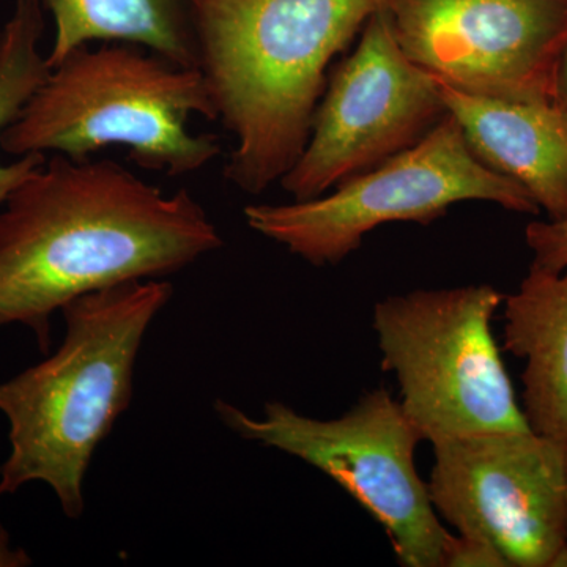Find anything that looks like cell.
I'll list each match as a JSON object with an SVG mask.
<instances>
[{"mask_svg":"<svg viewBox=\"0 0 567 567\" xmlns=\"http://www.w3.org/2000/svg\"><path fill=\"white\" fill-rule=\"evenodd\" d=\"M223 238L203 205L112 159L52 153L0 213V328L51 346V317L82 295L178 274Z\"/></svg>","mask_w":567,"mask_h":567,"instance_id":"cell-1","label":"cell"},{"mask_svg":"<svg viewBox=\"0 0 567 567\" xmlns=\"http://www.w3.org/2000/svg\"><path fill=\"white\" fill-rule=\"evenodd\" d=\"M391 0H194L199 65L235 148L224 178L259 196L300 158L328 66Z\"/></svg>","mask_w":567,"mask_h":567,"instance_id":"cell-2","label":"cell"},{"mask_svg":"<svg viewBox=\"0 0 567 567\" xmlns=\"http://www.w3.org/2000/svg\"><path fill=\"white\" fill-rule=\"evenodd\" d=\"M173 293L169 282L142 279L62 309L66 334L58 352L0 385V412L10 424L0 496L40 481L66 517L84 513L93 453L128 409L142 341Z\"/></svg>","mask_w":567,"mask_h":567,"instance_id":"cell-3","label":"cell"},{"mask_svg":"<svg viewBox=\"0 0 567 567\" xmlns=\"http://www.w3.org/2000/svg\"><path fill=\"white\" fill-rule=\"evenodd\" d=\"M193 115L218 121L204 74L130 43L81 47L51 66L17 121L0 134L9 155L61 153L91 159L123 145L142 169L199 173L221 152L215 134H193Z\"/></svg>","mask_w":567,"mask_h":567,"instance_id":"cell-4","label":"cell"},{"mask_svg":"<svg viewBox=\"0 0 567 567\" xmlns=\"http://www.w3.org/2000/svg\"><path fill=\"white\" fill-rule=\"evenodd\" d=\"M505 295L488 284L390 295L372 327L383 371L423 442L529 431L492 320Z\"/></svg>","mask_w":567,"mask_h":567,"instance_id":"cell-5","label":"cell"},{"mask_svg":"<svg viewBox=\"0 0 567 567\" xmlns=\"http://www.w3.org/2000/svg\"><path fill=\"white\" fill-rule=\"evenodd\" d=\"M468 200L525 215L540 212L524 186L476 158L456 118L447 114L413 147L347 178L333 193L292 204L249 205L245 218L254 233L324 267L341 264L375 227L427 226Z\"/></svg>","mask_w":567,"mask_h":567,"instance_id":"cell-6","label":"cell"},{"mask_svg":"<svg viewBox=\"0 0 567 567\" xmlns=\"http://www.w3.org/2000/svg\"><path fill=\"white\" fill-rule=\"evenodd\" d=\"M216 413L244 439L298 457L330 476L382 525L398 563L442 567L451 533L417 473L420 432L385 388H374L334 420H316L268 402L257 420L218 401Z\"/></svg>","mask_w":567,"mask_h":567,"instance_id":"cell-7","label":"cell"},{"mask_svg":"<svg viewBox=\"0 0 567 567\" xmlns=\"http://www.w3.org/2000/svg\"><path fill=\"white\" fill-rule=\"evenodd\" d=\"M447 114L434 78L406 58L386 10L377 11L328 76L311 136L282 188L293 200L322 196L413 147Z\"/></svg>","mask_w":567,"mask_h":567,"instance_id":"cell-8","label":"cell"},{"mask_svg":"<svg viewBox=\"0 0 567 567\" xmlns=\"http://www.w3.org/2000/svg\"><path fill=\"white\" fill-rule=\"evenodd\" d=\"M427 488L457 535L486 539L509 567H551L567 547L566 442L535 431L440 440Z\"/></svg>","mask_w":567,"mask_h":567,"instance_id":"cell-9","label":"cell"},{"mask_svg":"<svg viewBox=\"0 0 567 567\" xmlns=\"http://www.w3.org/2000/svg\"><path fill=\"white\" fill-rule=\"evenodd\" d=\"M406 58L457 91L551 102L567 43V0H391Z\"/></svg>","mask_w":567,"mask_h":567,"instance_id":"cell-10","label":"cell"},{"mask_svg":"<svg viewBox=\"0 0 567 567\" xmlns=\"http://www.w3.org/2000/svg\"><path fill=\"white\" fill-rule=\"evenodd\" d=\"M434 80L476 158L524 186L539 210L547 213V219H566L565 112L554 102H507L457 91Z\"/></svg>","mask_w":567,"mask_h":567,"instance_id":"cell-11","label":"cell"},{"mask_svg":"<svg viewBox=\"0 0 567 567\" xmlns=\"http://www.w3.org/2000/svg\"><path fill=\"white\" fill-rule=\"evenodd\" d=\"M506 352L525 361L522 410L536 434L567 442V267H529L505 297Z\"/></svg>","mask_w":567,"mask_h":567,"instance_id":"cell-12","label":"cell"},{"mask_svg":"<svg viewBox=\"0 0 567 567\" xmlns=\"http://www.w3.org/2000/svg\"><path fill=\"white\" fill-rule=\"evenodd\" d=\"M54 18L48 65L93 41L130 43L175 65L197 69L194 0H41ZM199 70V69H197Z\"/></svg>","mask_w":567,"mask_h":567,"instance_id":"cell-13","label":"cell"},{"mask_svg":"<svg viewBox=\"0 0 567 567\" xmlns=\"http://www.w3.org/2000/svg\"><path fill=\"white\" fill-rule=\"evenodd\" d=\"M43 32L41 0H17L10 20L0 28V134L17 121L24 104L50 73L47 58L39 48ZM47 159L44 153H31L9 166L0 164V205Z\"/></svg>","mask_w":567,"mask_h":567,"instance_id":"cell-14","label":"cell"},{"mask_svg":"<svg viewBox=\"0 0 567 567\" xmlns=\"http://www.w3.org/2000/svg\"><path fill=\"white\" fill-rule=\"evenodd\" d=\"M525 241L533 254L532 267L554 274L567 267V218L529 223Z\"/></svg>","mask_w":567,"mask_h":567,"instance_id":"cell-15","label":"cell"},{"mask_svg":"<svg viewBox=\"0 0 567 567\" xmlns=\"http://www.w3.org/2000/svg\"><path fill=\"white\" fill-rule=\"evenodd\" d=\"M442 567H509L495 546L481 537L451 535Z\"/></svg>","mask_w":567,"mask_h":567,"instance_id":"cell-16","label":"cell"},{"mask_svg":"<svg viewBox=\"0 0 567 567\" xmlns=\"http://www.w3.org/2000/svg\"><path fill=\"white\" fill-rule=\"evenodd\" d=\"M31 563V557L22 548L11 547L9 533L0 527V567H22Z\"/></svg>","mask_w":567,"mask_h":567,"instance_id":"cell-17","label":"cell"},{"mask_svg":"<svg viewBox=\"0 0 567 567\" xmlns=\"http://www.w3.org/2000/svg\"><path fill=\"white\" fill-rule=\"evenodd\" d=\"M551 102L557 104L559 110L565 112L567 117V43L561 55H559L557 71H555L554 96H551Z\"/></svg>","mask_w":567,"mask_h":567,"instance_id":"cell-18","label":"cell"},{"mask_svg":"<svg viewBox=\"0 0 567 567\" xmlns=\"http://www.w3.org/2000/svg\"><path fill=\"white\" fill-rule=\"evenodd\" d=\"M566 499H567V442H566Z\"/></svg>","mask_w":567,"mask_h":567,"instance_id":"cell-19","label":"cell"}]
</instances>
